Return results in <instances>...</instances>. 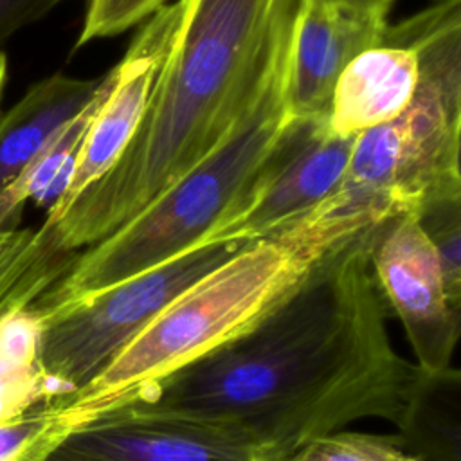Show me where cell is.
<instances>
[{
  "label": "cell",
  "instance_id": "6da1fadb",
  "mask_svg": "<svg viewBox=\"0 0 461 461\" xmlns=\"http://www.w3.org/2000/svg\"><path fill=\"white\" fill-rule=\"evenodd\" d=\"M367 236L324 256L247 331L128 405L221 427L263 461L358 420L398 430L427 373L391 342Z\"/></svg>",
  "mask_w": 461,
  "mask_h": 461
},
{
  "label": "cell",
  "instance_id": "7a4b0ae2",
  "mask_svg": "<svg viewBox=\"0 0 461 461\" xmlns=\"http://www.w3.org/2000/svg\"><path fill=\"white\" fill-rule=\"evenodd\" d=\"M176 38L140 124L112 169L43 229L79 252L137 216L252 110L288 58L303 0H182Z\"/></svg>",
  "mask_w": 461,
  "mask_h": 461
},
{
  "label": "cell",
  "instance_id": "3957f363",
  "mask_svg": "<svg viewBox=\"0 0 461 461\" xmlns=\"http://www.w3.org/2000/svg\"><path fill=\"white\" fill-rule=\"evenodd\" d=\"M312 214L249 241L162 308L86 385L54 394L68 429L124 407L286 299L330 252L344 247Z\"/></svg>",
  "mask_w": 461,
  "mask_h": 461
},
{
  "label": "cell",
  "instance_id": "277c9868",
  "mask_svg": "<svg viewBox=\"0 0 461 461\" xmlns=\"http://www.w3.org/2000/svg\"><path fill=\"white\" fill-rule=\"evenodd\" d=\"M387 27L416 52L414 97L398 119L355 137L340 184L315 207L355 234L461 198V0H436Z\"/></svg>",
  "mask_w": 461,
  "mask_h": 461
},
{
  "label": "cell",
  "instance_id": "5b68a950",
  "mask_svg": "<svg viewBox=\"0 0 461 461\" xmlns=\"http://www.w3.org/2000/svg\"><path fill=\"white\" fill-rule=\"evenodd\" d=\"M292 50V49H290ZM288 58L234 131L115 232L77 252L32 304L49 306L104 290L198 245L250 185L290 122Z\"/></svg>",
  "mask_w": 461,
  "mask_h": 461
},
{
  "label": "cell",
  "instance_id": "8992f818",
  "mask_svg": "<svg viewBox=\"0 0 461 461\" xmlns=\"http://www.w3.org/2000/svg\"><path fill=\"white\" fill-rule=\"evenodd\" d=\"M247 243H198L104 290L58 304H32L38 362L54 393H72L94 380L162 308Z\"/></svg>",
  "mask_w": 461,
  "mask_h": 461
},
{
  "label": "cell",
  "instance_id": "52a82bcc",
  "mask_svg": "<svg viewBox=\"0 0 461 461\" xmlns=\"http://www.w3.org/2000/svg\"><path fill=\"white\" fill-rule=\"evenodd\" d=\"M353 140L330 133L324 119H290L250 185L200 243L261 240L306 216L340 184Z\"/></svg>",
  "mask_w": 461,
  "mask_h": 461
},
{
  "label": "cell",
  "instance_id": "ba28073f",
  "mask_svg": "<svg viewBox=\"0 0 461 461\" xmlns=\"http://www.w3.org/2000/svg\"><path fill=\"white\" fill-rule=\"evenodd\" d=\"M367 259L385 304L400 319L416 364L447 371L459 339L461 308L448 299L438 252L416 212L385 218L369 230Z\"/></svg>",
  "mask_w": 461,
  "mask_h": 461
},
{
  "label": "cell",
  "instance_id": "9c48e42d",
  "mask_svg": "<svg viewBox=\"0 0 461 461\" xmlns=\"http://www.w3.org/2000/svg\"><path fill=\"white\" fill-rule=\"evenodd\" d=\"M41 461H263L221 427L124 405L72 427Z\"/></svg>",
  "mask_w": 461,
  "mask_h": 461
},
{
  "label": "cell",
  "instance_id": "30bf717a",
  "mask_svg": "<svg viewBox=\"0 0 461 461\" xmlns=\"http://www.w3.org/2000/svg\"><path fill=\"white\" fill-rule=\"evenodd\" d=\"M182 13L184 2L175 0L140 23L126 54L112 68L113 83L86 131L68 189L47 216L65 211L85 189L104 176L126 149L140 124L160 67L176 38Z\"/></svg>",
  "mask_w": 461,
  "mask_h": 461
},
{
  "label": "cell",
  "instance_id": "8fae6325",
  "mask_svg": "<svg viewBox=\"0 0 461 461\" xmlns=\"http://www.w3.org/2000/svg\"><path fill=\"white\" fill-rule=\"evenodd\" d=\"M387 20L326 0H303L294 29L288 76V119H326L333 86L346 65L382 41Z\"/></svg>",
  "mask_w": 461,
  "mask_h": 461
},
{
  "label": "cell",
  "instance_id": "7c38bea8",
  "mask_svg": "<svg viewBox=\"0 0 461 461\" xmlns=\"http://www.w3.org/2000/svg\"><path fill=\"white\" fill-rule=\"evenodd\" d=\"M414 49L385 25L382 41L362 50L340 72L324 124L344 139L389 124L411 104L418 86Z\"/></svg>",
  "mask_w": 461,
  "mask_h": 461
},
{
  "label": "cell",
  "instance_id": "4fadbf2b",
  "mask_svg": "<svg viewBox=\"0 0 461 461\" xmlns=\"http://www.w3.org/2000/svg\"><path fill=\"white\" fill-rule=\"evenodd\" d=\"M103 77L52 74L27 88L0 119V193L11 185L50 137L95 95Z\"/></svg>",
  "mask_w": 461,
  "mask_h": 461
},
{
  "label": "cell",
  "instance_id": "5bb4252c",
  "mask_svg": "<svg viewBox=\"0 0 461 461\" xmlns=\"http://www.w3.org/2000/svg\"><path fill=\"white\" fill-rule=\"evenodd\" d=\"M112 83L113 70H108L90 103L61 126L16 180L0 193V229H18L20 209L27 200L47 212L58 205L72 180L86 131Z\"/></svg>",
  "mask_w": 461,
  "mask_h": 461
},
{
  "label": "cell",
  "instance_id": "9a60e30c",
  "mask_svg": "<svg viewBox=\"0 0 461 461\" xmlns=\"http://www.w3.org/2000/svg\"><path fill=\"white\" fill-rule=\"evenodd\" d=\"M459 436L461 375L448 367L425 376L396 438L421 461H459Z\"/></svg>",
  "mask_w": 461,
  "mask_h": 461
},
{
  "label": "cell",
  "instance_id": "2e32d148",
  "mask_svg": "<svg viewBox=\"0 0 461 461\" xmlns=\"http://www.w3.org/2000/svg\"><path fill=\"white\" fill-rule=\"evenodd\" d=\"M76 256L56 249L43 227L29 229L0 259V322L31 306L68 270Z\"/></svg>",
  "mask_w": 461,
  "mask_h": 461
},
{
  "label": "cell",
  "instance_id": "e0dca14e",
  "mask_svg": "<svg viewBox=\"0 0 461 461\" xmlns=\"http://www.w3.org/2000/svg\"><path fill=\"white\" fill-rule=\"evenodd\" d=\"M52 396L0 418V461H41L68 432Z\"/></svg>",
  "mask_w": 461,
  "mask_h": 461
},
{
  "label": "cell",
  "instance_id": "ac0fdd59",
  "mask_svg": "<svg viewBox=\"0 0 461 461\" xmlns=\"http://www.w3.org/2000/svg\"><path fill=\"white\" fill-rule=\"evenodd\" d=\"M283 461H421L396 436L333 432L315 438Z\"/></svg>",
  "mask_w": 461,
  "mask_h": 461
},
{
  "label": "cell",
  "instance_id": "d6986e66",
  "mask_svg": "<svg viewBox=\"0 0 461 461\" xmlns=\"http://www.w3.org/2000/svg\"><path fill=\"white\" fill-rule=\"evenodd\" d=\"M418 220L438 252L448 299L461 308V198L430 203Z\"/></svg>",
  "mask_w": 461,
  "mask_h": 461
},
{
  "label": "cell",
  "instance_id": "ffe728a7",
  "mask_svg": "<svg viewBox=\"0 0 461 461\" xmlns=\"http://www.w3.org/2000/svg\"><path fill=\"white\" fill-rule=\"evenodd\" d=\"M169 0H88L76 49L144 23Z\"/></svg>",
  "mask_w": 461,
  "mask_h": 461
},
{
  "label": "cell",
  "instance_id": "44dd1931",
  "mask_svg": "<svg viewBox=\"0 0 461 461\" xmlns=\"http://www.w3.org/2000/svg\"><path fill=\"white\" fill-rule=\"evenodd\" d=\"M65 0H0V45L22 27L38 22Z\"/></svg>",
  "mask_w": 461,
  "mask_h": 461
},
{
  "label": "cell",
  "instance_id": "7402d4cb",
  "mask_svg": "<svg viewBox=\"0 0 461 461\" xmlns=\"http://www.w3.org/2000/svg\"><path fill=\"white\" fill-rule=\"evenodd\" d=\"M326 2L342 4V5H348L351 9H357V11H362V13H369L373 16L387 20V13H389L391 5L396 0H326Z\"/></svg>",
  "mask_w": 461,
  "mask_h": 461
},
{
  "label": "cell",
  "instance_id": "603a6c76",
  "mask_svg": "<svg viewBox=\"0 0 461 461\" xmlns=\"http://www.w3.org/2000/svg\"><path fill=\"white\" fill-rule=\"evenodd\" d=\"M29 229H0V259L25 236Z\"/></svg>",
  "mask_w": 461,
  "mask_h": 461
},
{
  "label": "cell",
  "instance_id": "cb8c5ba5",
  "mask_svg": "<svg viewBox=\"0 0 461 461\" xmlns=\"http://www.w3.org/2000/svg\"><path fill=\"white\" fill-rule=\"evenodd\" d=\"M5 77H7V59H5V54L0 52V97L5 85Z\"/></svg>",
  "mask_w": 461,
  "mask_h": 461
}]
</instances>
